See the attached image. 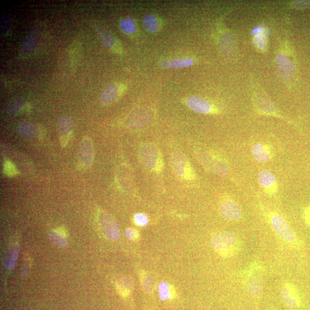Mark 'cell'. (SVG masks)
Wrapping results in <instances>:
<instances>
[{
	"mask_svg": "<svg viewBox=\"0 0 310 310\" xmlns=\"http://www.w3.org/2000/svg\"><path fill=\"white\" fill-rule=\"evenodd\" d=\"M143 25L150 32H156L160 30L162 23L158 17L153 14H149L144 18Z\"/></svg>",
	"mask_w": 310,
	"mask_h": 310,
	"instance_id": "obj_19",
	"label": "cell"
},
{
	"mask_svg": "<svg viewBox=\"0 0 310 310\" xmlns=\"http://www.w3.org/2000/svg\"><path fill=\"white\" fill-rule=\"evenodd\" d=\"M30 263H28L27 261H24V263L23 265V267L22 269V276L23 277H26L29 272V269H30Z\"/></svg>",
	"mask_w": 310,
	"mask_h": 310,
	"instance_id": "obj_35",
	"label": "cell"
},
{
	"mask_svg": "<svg viewBox=\"0 0 310 310\" xmlns=\"http://www.w3.org/2000/svg\"><path fill=\"white\" fill-rule=\"evenodd\" d=\"M100 42L106 48L116 54H122L123 46L120 41L112 33L104 28H99L96 30Z\"/></svg>",
	"mask_w": 310,
	"mask_h": 310,
	"instance_id": "obj_9",
	"label": "cell"
},
{
	"mask_svg": "<svg viewBox=\"0 0 310 310\" xmlns=\"http://www.w3.org/2000/svg\"><path fill=\"white\" fill-rule=\"evenodd\" d=\"M143 287L145 292L151 293L154 287V280L151 276L145 275L142 278Z\"/></svg>",
	"mask_w": 310,
	"mask_h": 310,
	"instance_id": "obj_29",
	"label": "cell"
},
{
	"mask_svg": "<svg viewBox=\"0 0 310 310\" xmlns=\"http://www.w3.org/2000/svg\"><path fill=\"white\" fill-rule=\"evenodd\" d=\"M193 61L190 58H186V59H172L170 61L164 60L162 62L161 66L164 69H182L193 65Z\"/></svg>",
	"mask_w": 310,
	"mask_h": 310,
	"instance_id": "obj_17",
	"label": "cell"
},
{
	"mask_svg": "<svg viewBox=\"0 0 310 310\" xmlns=\"http://www.w3.org/2000/svg\"><path fill=\"white\" fill-rule=\"evenodd\" d=\"M125 235L129 240L132 241L137 240L139 236L138 231L133 228H129L126 230Z\"/></svg>",
	"mask_w": 310,
	"mask_h": 310,
	"instance_id": "obj_33",
	"label": "cell"
},
{
	"mask_svg": "<svg viewBox=\"0 0 310 310\" xmlns=\"http://www.w3.org/2000/svg\"><path fill=\"white\" fill-rule=\"evenodd\" d=\"M49 239L53 244L59 247H65L68 243L66 236L61 230H52L50 232Z\"/></svg>",
	"mask_w": 310,
	"mask_h": 310,
	"instance_id": "obj_21",
	"label": "cell"
},
{
	"mask_svg": "<svg viewBox=\"0 0 310 310\" xmlns=\"http://www.w3.org/2000/svg\"><path fill=\"white\" fill-rule=\"evenodd\" d=\"M100 220L105 235L111 240H118L120 237L119 227L112 217L103 212L100 215Z\"/></svg>",
	"mask_w": 310,
	"mask_h": 310,
	"instance_id": "obj_10",
	"label": "cell"
},
{
	"mask_svg": "<svg viewBox=\"0 0 310 310\" xmlns=\"http://www.w3.org/2000/svg\"><path fill=\"white\" fill-rule=\"evenodd\" d=\"M251 152L256 161L259 163L268 162L270 158V151L267 145L257 144L253 148Z\"/></svg>",
	"mask_w": 310,
	"mask_h": 310,
	"instance_id": "obj_16",
	"label": "cell"
},
{
	"mask_svg": "<svg viewBox=\"0 0 310 310\" xmlns=\"http://www.w3.org/2000/svg\"><path fill=\"white\" fill-rule=\"evenodd\" d=\"M277 65L280 74L286 82L293 79L296 74V63L286 53H280L277 57Z\"/></svg>",
	"mask_w": 310,
	"mask_h": 310,
	"instance_id": "obj_7",
	"label": "cell"
},
{
	"mask_svg": "<svg viewBox=\"0 0 310 310\" xmlns=\"http://www.w3.org/2000/svg\"><path fill=\"white\" fill-rule=\"evenodd\" d=\"M212 248L222 258H229L238 254L241 243L239 237L231 231H221L212 237Z\"/></svg>",
	"mask_w": 310,
	"mask_h": 310,
	"instance_id": "obj_1",
	"label": "cell"
},
{
	"mask_svg": "<svg viewBox=\"0 0 310 310\" xmlns=\"http://www.w3.org/2000/svg\"><path fill=\"white\" fill-rule=\"evenodd\" d=\"M94 159L93 144L90 138L85 137L82 139L80 144L79 159L82 166L89 167Z\"/></svg>",
	"mask_w": 310,
	"mask_h": 310,
	"instance_id": "obj_11",
	"label": "cell"
},
{
	"mask_svg": "<svg viewBox=\"0 0 310 310\" xmlns=\"http://www.w3.org/2000/svg\"><path fill=\"white\" fill-rule=\"evenodd\" d=\"M267 34H258L254 37L253 43L257 49L265 52L267 49Z\"/></svg>",
	"mask_w": 310,
	"mask_h": 310,
	"instance_id": "obj_26",
	"label": "cell"
},
{
	"mask_svg": "<svg viewBox=\"0 0 310 310\" xmlns=\"http://www.w3.org/2000/svg\"><path fill=\"white\" fill-rule=\"evenodd\" d=\"M26 104L23 99L20 98L12 100L7 106L8 113L11 115H16L24 111Z\"/></svg>",
	"mask_w": 310,
	"mask_h": 310,
	"instance_id": "obj_22",
	"label": "cell"
},
{
	"mask_svg": "<svg viewBox=\"0 0 310 310\" xmlns=\"http://www.w3.org/2000/svg\"><path fill=\"white\" fill-rule=\"evenodd\" d=\"M259 181L260 185L263 187L266 193L273 195L277 191L278 186L276 178L272 173L263 170L259 173Z\"/></svg>",
	"mask_w": 310,
	"mask_h": 310,
	"instance_id": "obj_15",
	"label": "cell"
},
{
	"mask_svg": "<svg viewBox=\"0 0 310 310\" xmlns=\"http://www.w3.org/2000/svg\"><path fill=\"white\" fill-rule=\"evenodd\" d=\"M279 294L281 300L288 307L295 308L301 303L298 290L295 285L289 282H284L280 287Z\"/></svg>",
	"mask_w": 310,
	"mask_h": 310,
	"instance_id": "obj_6",
	"label": "cell"
},
{
	"mask_svg": "<svg viewBox=\"0 0 310 310\" xmlns=\"http://www.w3.org/2000/svg\"><path fill=\"white\" fill-rule=\"evenodd\" d=\"M132 286V281L127 278L120 279L118 282V289L123 297H127L131 290Z\"/></svg>",
	"mask_w": 310,
	"mask_h": 310,
	"instance_id": "obj_27",
	"label": "cell"
},
{
	"mask_svg": "<svg viewBox=\"0 0 310 310\" xmlns=\"http://www.w3.org/2000/svg\"><path fill=\"white\" fill-rule=\"evenodd\" d=\"M270 222L276 234L285 243L290 245H295L298 243L297 237L294 231L282 216L277 213H271Z\"/></svg>",
	"mask_w": 310,
	"mask_h": 310,
	"instance_id": "obj_4",
	"label": "cell"
},
{
	"mask_svg": "<svg viewBox=\"0 0 310 310\" xmlns=\"http://www.w3.org/2000/svg\"><path fill=\"white\" fill-rule=\"evenodd\" d=\"M251 34L254 36L258 35V34H268V30L263 26H258L251 31Z\"/></svg>",
	"mask_w": 310,
	"mask_h": 310,
	"instance_id": "obj_34",
	"label": "cell"
},
{
	"mask_svg": "<svg viewBox=\"0 0 310 310\" xmlns=\"http://www.w3.org/2000/svg\"><path fill=\"white\" fill-rule=\"evenodd\" d=\"M19 251V246L17 244L14 245L7 253L4 258V265L9 269H12L15 265Z\"/></svg>",
	"mask_w": 310,
	"mask_h": 310,
	"instance_id": "obj_20",
	"label": "cell"
},
{
	"mask_svg": "<svg viewBox=\"0 0 310 310\" xmlns=\"http://www.w3.org/2000/svg\"><path fill=\"white\" fill-rule=\"evenodd\" d=\"M73 127V121L69 116H62L58 120L57 130L62 146H65L70 138Z\"/></svg>",
	"mask_w": 310,
	"mask_h": 310,
	"instance_id": "obj_13",
	"label": "cell"
},
{
	"mask_svg": "<svg viewBox=\"0 0 310 310\" xmlns=\"http://www.w3.org/2000/svg\"><path fill=\"white\" fill-rule=\"evenodd\" d=\"M143 162L148 168L155 172H160L163 168V160L161 151L156 145L145 143L140 150Z\"/></svg>",
	"mask_w": 310,
	"mask_h": 310,
	"instance_id": "obj_3",
	"label": "cell"
},
{
	"mask_svg": "<svg viewBox=\"0 0 310 310\" xmlns=\"http://www.w3.org/2000/svg\"><path fill=\"white\" fill-rule=\"evenodd\" d=\"M4 171L7 176L12 177L17 173V170L13 164L9 161H6L4 164Z\"/></svg>",
	"mask_w": 310,
	"mask_h": 310,
	"instance_id": "obj_30",
	"label": "cell"
},
{
	"mask_svg": "<svg viewBox=\"0 0 310 310\" xmlns=\"http://www.w3.org/2000/svg\"><path fill=\"white\" fill-rule=\"evenodd\" d=\"M81 52V45L79 42L72 43L69 51V55L72 65L75 66L78 61L79 60Z\"/></svg>",
	"mask_w": 310,
	"mask_h": 310,
	"instance_id": "obj_28",
	"label": "cell"
},
{
	"mask_svg": "<svg viewBox=\"0 0 310 310\" xmlns=\"http://www.w3.org/2000/svg\"><path fill=\"white\" fill-rule=\"evenodd\" d=\"M18 132L23 137L28 138H35L41 133L40 127L30 123H23L19 125Z\"/></svg>",
	"mask_w": 310,
	"mask_h": 310,
	"instance_id": "obj_18",
	"label": "cell"
},
{
	"mask_svg": "<svg viewBox=\"0 0 310 310\" xmlns=\"http://www.w3.org/2000/svg\"><path fill=\"white\" fill-rule=\"evenodd\" d=\"M159 297L162 300H167L174 297L173 290L167 283L162 282L159 285Z\"/></svg>",
	"mask_w": 310,
	"mask_h": 310,
	"instance_id": "obj_25",
	"label": "cell"
},
{
	"mask_svg": "<svg viewBox=\"0 0 310 310\" xmlns=\"http://www.w3.org/2000/svg\"><path fill=\"white\" fill-rule=\"evenodd\" d=\"M292 5L293 7L297 10H304L310 8V1H295Z\"/></svg>",
	"mask_w": 310,
	"mask_h": 310,
	"instance_id": "obj_31",
	"label": "cell"
},
{
	"mask_svg": "<svg viewBox=\"0 0 310 310\" xmlns=\"http://www.w3.org/2000/svg\"><path fill=\"white\" fill-rule=\"evenodd\" d=\"M221 212L225 220L230 221H239L242 216L240 206L231 200H227L222 202Z\"/></svg>",
	"mask_w": 310,
	"mask_h": 310,
	"instance_id": "obj_12",
	"label": "cell"
},
{
	"mask_svg": "<svg viewBox=\"0 0 310 310\" xmlns=\"http://www.w3.org/2000/svg\"><path fill=\"white\" fill-rule=\"evenodd\" d=\"M171 162L174 170L179 177L188 181L195 179V171L185 155L179 152L173 153Z\"/></svg>",
	"mask_w": 310,
	"mask_h": 310,
	"instance_id": "obj_5",
	"label": "cell"
},
{
	"mask_svg": "<svg viewBox=\"0 0 310 310\" xmlns=\"http://www.w3.org/2000/svg\"><path fill=\"white\" fill-rule=\"evenodd\" d=\"M36 36L34 34H30L22 47V55L23 56H29L32 52L35 49L36 45Z\"/></svg>",
	"mask_w": 310,
	"mask_h": 310,
	"instance_id": "obj_23",
	"label": "cell"
},
{
	"mask_svg": "<svg viewBox=\"0 0 310 310\" xmlns=\"http://www.w3.org/2000/svg\"><path fill=\"white\" fill-rule=\"evenodd\" d=\"M127 86L122 83L111 84L102 92L100 100L102 104L108 106L117 101L124 93Z\"/></svg>",
	"mask_w": 310,
	"mask_h": 310,
	"instance_id": "obj_8",
	"label": "cell"
},
{
	"mask_svg": "<svg viewBox=\"0 0 310 310\" xmlns=\"http://www.w3.org/2000/svg\"><path fill=\"white\" fill-rule=\"evenodd\" d=\"M304 219L307 225L310 226V205L304 211Z\"/></svg>",
	"mask_w": 310,
	"mask_h": 310,
	"instance_id": "obj_36",
	"label": "cell"
},
{
	"mask_svg": "<svg viewBox=\"0 0 310 310\" xmlns=\"http://www.w3.org/2000/svg\"><path fill=\"white\" fill-rule=\"evenodd\" d=\"M135 224L139 226H144L148 224V219L146 216L143 214H137L134 216Z\"/></svg>",
	"mask_w": 310,
	"mask_h": 310,
	"instance_id": "obj_32",
	"label": "cell"
},
{
	"mask_svg": "<svg viewBox=\"0 0 310 310\" xmlns=\"http://www.w3.org/2000/svg\"><path fill=\"white\" fill-rule=\"evenodd\" d=\"M264 268L262 265L254 263L250 265L243 275V284L253 296H258L264 285Z\"/></svg>",
	"mask_w": 310,
	"mask_h": 310,
	"instance_id": "obj_2",
	"label": "cell"
},
{
	"mask_svg": "<svg viewBox=\"0 0 310 310\" xmlns=\"http://www.w3.org/2000/svg\"><path fill=\"white\" fill-rule=\"evenodd\" d=\"M120 26L121 30L127 35H131L137 30V24L132 18L123 19L121 22Z\"/></svg>",
	"mask_w": 310,
	"mask_h": 310,
	"instance_id": "obj_24",
	"label": "cell"
},
{
	"mask_svg": "<svg viewBox=\"0 0 310 310\" xmlns=\"http://www.w3.org/2000/svg\"><path fill=\"white\" fill-rule=\"evenodd\" d=\"M186 104L193 111L201 114L215 113L216 110L206 100L198 96H192L186 100Z\"/></svg>",
	"mask_w": 310,
	"mask_h": 310,
	"instance_id": "obj_14",
	"label": "cell"
}]
</instances>
